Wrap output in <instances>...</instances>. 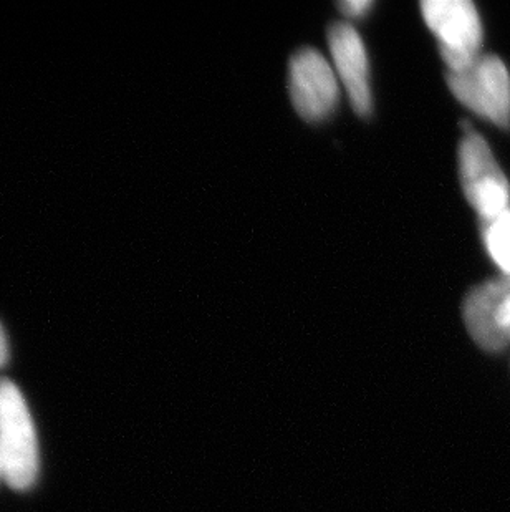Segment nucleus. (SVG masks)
I'll use <instances>...</instances> for the list:
<instances>
[{"label": "nucleus", "mask_w": 510, "mask_h": 512, "mask_svg": "<svg viewBox=\"0 0 510 512\" xmlns=\"http://www.w3.org/2000/svg\"><path fill=\"white\" fill-rule=\"evenodd\" d=\"M343 14L350 15V17H361L365 15L368 10L373 7L371 0H345L338 4Z\"/></svg>", "instance_id": "9"}, {"label": "nucleus", "mask_w": 510, "mask_h": 512, "mask_svg": "<svg viewBox=\"0 0 510 512\" xmlns=\"http://www.w3.org/2000/svg\"><path fill=\"white\" fill-rule=\"evenodd\" d=\"M290 98L304 120L322 121L335 112L340 98L332 65L318 50L302 49L289 65Z\"/></svg>", "instance_id": "5"}, {"label": "nucleus", "mask_w": 510, "mask_h": 512, "mask_svg": "<svg viewBox=\"0 0 510 512\" xmlns=\"http://www.w3.org/2000/svg\"><path fill=\"white\" fill-rule=\"evenodd\" d=\"M459 174L466 199L482 223L510 208V184L481 135L469 131L459 143Z\"/></svg>", "instance_id": "3"}, {"label": "nucleus", "mask_w": 510, "mask_h": 512, "mask_svg": "<svg viewBox=\"0 0 510 512\" xmlns=\"http://www.w3.org/2000/svg\"><path fill=\"white\" fill-rule=\"evenodd\" d=\"M328 47L353 110L360 116L370 115L373 110L370 65L360 34L352 25L337 22L328 29Z\"/></svg>", "instance_id": "6"}, {"label": "nucleus", "mask_w": 510, "mask_h": 512, "mask_svg": "<svg viewBox=\"0 0 510 512\" xmlns=\"http://www.w3.org/2000/svg\"><path fill=\"white\" fill-rule=\"evenodd\" d=\"M0 478H2V469H0Z\"/></svg>", "instance_id": "12"}, {"label": "nucleus", "mask_w": 510, "mask_h": 512, "mask_svg": "<svg viewBox=\"0 0 510 512\" xmlns=\"http://www.w3.org/2000/svg\"><path fill=\"white\" fill-rule=\"evenodd\" d=\"M497 324L502 330H506L510 334V294L502 300L499 312H497Z\"/></svg>", "instance_id": "10"}, {"label": "nucleus", "mask_w": 510, "mask_h": 512, "mask_svg": "<svg viewBox=\"0 0 510 512\" xmlns=\"http://www.w3.org/2000/svg\"><path fill=\"white\" fill-rule=\"evenodd\" d=\"M9 362V340L5 335L4 327L0 324V368H4Z\"/></svg>", "instance_id": "11"}, {"label": "nucleus", "mask_w": 510, "mask_h": 512, "mask_svg": "<svg viewBox=\"0 0 510 512\" xmlns=\"http://www.w3.org/2000/svg\"><path fill=\"white\" fill-rule=\"evenodd\" d=\"M448 85L471 112L510 128V73L501 58L482 54L466 70L448 72Z\"/></svg>", "instance_id": "4"}, {"label": "nucleus", "mask_w": 510, "mask_h": 512, "mask_svg": "<svg viewBox=\"0 0 510 512\" xmlns=\"http://www.w3.org/2000/svg\"><path fill=\"white\" fill-rule=\"evenodd\" d=\"M510 294V277L497 279L477 285L464 300V322L474 342L486 352H501L509 345L510 334L497 324V312L502 300Z\"/></svg>", "instance_id": "7"}, {"label": "nucleus", "mask_w": 510, "mask_h": 512, "mask_svg": "<svg viewBox=\"0 0 510 512\" xmlns=\"http://www.w3.org/2000/svg\"><path fill=\"white\" fill-rule=\"evenodd\" d=\"M484 224V244L487 252L501 269L502 276L510 277V208L501 216Z\"/></svg>", "instance_id": "8"}, {"label": "nucleus", "mask_w": 510, "mask_h": 512, "mask_svg": "<svg viewBox=\"0 0 510 512\" xmlns=\"http://www.w3.org/2000/svg\"><path fill=\"white\" fill-rule=\"evenodd\" d=\"M421 12L449 72H462L481 57V17L471 0H424Z\"/></svg>", "instance_id": "2"}, {"label": "nucleus", "mask_w": 510, "mask_h": 512, "mask_svg": "<svg viewBox=\"0 0 510 512\" xmlns=\"http://www.w3.org/2000/svg\"><path fill=\"white\" fill-rule=\"evenodd\" d=\"M0 469L15 491H27L39 478L34 420L24 395L9 378H0Z\"/></svg>", "instance_id": "1"}]
</instances>
